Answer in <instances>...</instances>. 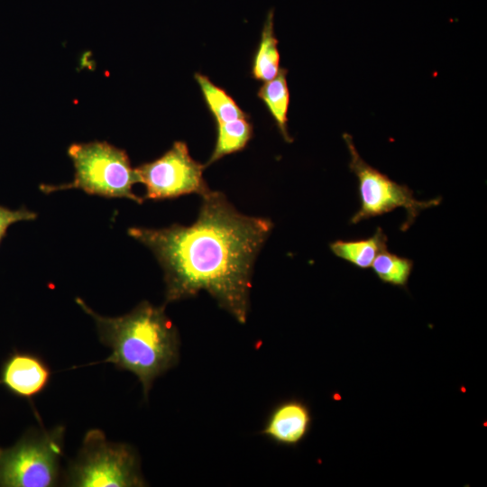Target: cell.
I'll use <instances>...</instances> for the list:
<instances>
[{"label":"cell","instance_id":"4fadbf2b","mask_svg":"<svg viewBox=\"0 0 487 487\" xmlns=\"http://www.w3.org/2000/svg\"><path fill=\"white\" fill-rule=\"evenodd\" d=\"M253 137V124L248 116L216 124V141L207 163L211 164L227 154L239 152Z\"/></svg>","mask_w":487,"mask_h":487},{"label":"cell","instance_id":"277c9868","mask_svg":"<svg viewBox=\"0 0 487 487\" xmlns=\"http://www.w3.org/2000/svg\"><path fill=\"white\" fill-rule=\"evenodd\" d=\"M68 482L77 487H139L146 482L133 447L106 440L98 429L88 431L72 464Z\"/></svg>","mask_w":487,"mask_h":487},{"label":"cell","instance_id":"7c38bea8","mask_svg":"<svg viewBox=\"0 0 487 487\" xmlns=\"http://www.w3.org/2000/svg\"><path fill=\"white\" fill-rule=\"evenodd\" d=\"M385 248H387V236L381 227H378L370 238L353 241L336 240L330 244L331 252L335 256L361 269L370 268L377 254Z\"/></svg>","mask_w":487,"mask_h":487},{"label":"cell","instance_id":"3957f363","mask_svg":"<svg viewBox=\"0 0 487 487\" xmlns=\"http://www.w3.org/2000/svg\"><path fill=\"white\" fill-rule=\"evenodd\" d=\"M68 154L75 170L73 180L61 185H41L43 193L78 188L90 195L143 202L132 189L138 179L124 150L107 142L95 141L73 143Z\"/></svg>","mask_w":487,"mask_h":487},{"label":"cell","instance_id":"ba28073f","mask_svg":"<svg viewBox=\"0 0 487 487\" xmlns=\"http://www.w3.org/2000/svg\"><path fill=\"white\" fill-rule=\"evenodd\" d=\"M311 425L308 405L299 399H289L272 409L261 434L278 445L295 446L307 437Z\"/></svg>","mask_w":487,"mask_h":487},{"label":"cell","instance_id":"30bf717a","mask_svg":"<svg viewBox=\"0 0 487 487\" xmlns=\"http://www.w3.org/2000/svg\"><path fill=\"white\" fill-rule=\"evenodd\" d=\"M287 74L288 70L285 68H280L272 79L263 82L257 96L264 103L283 139L287 142H291L292 138L288 131L289 90Z\"/></svg>","mask_w":487,"mask_h":487},{"label":"cell","instance_id":"9c48e42d","mask_svg":"<svg viewBox=\"0 0 487 487\" xmlns=\"http://www.w3.org/2000/svg\"><path fill=\"white\" fill-rule=\"evenodd\" d=\"M50 376L48 366L39 357L31 354L16 353L4 363L1 381L14 394L31 398L47 386Z\"/></svg>","mask_w":487,"mask_h":487},{"label":"cell","instance_id":"e0dca14e","mask_svg":"<svg viewBox=\"0 0 487 487\" xmlns=\"http://www.w3.org/2000/svg\"><path fill=\"white\" fill-rule=\"evenodd\" d=\"M0 453H1V450H0Z\"/></svg>","mask_w":487,"mask_h":487},{"label":"cell","instance_id":"5b68a950","mask_svg":"<svg viewBox=\"0 0 487 487\" xmlns=\"http://www.w3.org/2000/svg\"><path fill=\"white\" fill-rule=\"evenodd\" d=\"M343 139L350 153L349 168L358 179L360 208L352 216L351 224L379 216L401 207L406 210V220L400 230L407 231L422 210L436 207L441 198L418 200L413 191L406 185H400L387 175L368 164L357 152L353 138L345 133Z\"/></svg>","mask_w":487,"mask_h":487},{"label":"cell","instance_id":"8992f818","mask_svg":"<svg viewBox=\"0 0 487 487\" xmlns=\"http://www.w3.org/2000/svg\"><path fill=\"white\" fill-rule=\"evenodd\" d=\"M62 429L33 434L0 453V485L49 487L56 483Z\"/></svg>","mask_w":487,"mask_h":487},{"label":"cell","instance_id":"52a82bcc","mask_svg":"<svg viewBox=\"0 0 487 487\" xmlns=\"http://www.w3.org/2000/svg\"><path fill=\"white\" fill-rule=\"evenodd\" d=\"M206 165L195 161L186 142H175L160 158L134 168L138 182L145 186V198L160 200L209 190L203 171Z\"/></svg>","mask_w":487,"mask_h":487},{"label":"cell","instance_id":"5bb4252c","mask_svg":"<svg viewBox=\"0 0 487 487\" xmlns=\"http://www.w3.org/2000/svg\"><path fill=\"white\" fill-rule=\"evenodd\" d=\"M194 78L216 124L248 116L224 88L215 85L207 76L195 73Z\"/></svg>","mask_w":487,"mask_h":487},{"label":"cell","instance_id":"9a60e30c","mask_svg":"<svg viewBox=\"0 0 487 487\" xmlns=\"http://www.w3.org/2000/svg\"><path fill=\"white\" fill-rule=\"evenodd\" d=\"M371 267L383 283L406 288L413 270V262L385 248L377 254Z\"/></svg>","mask_w":487,"mask_h":487},{"label":"cell","instance_id":"7a4b0ae2","mask_svg":"<svg viewBox=\"0 0 487 487\" xmlns=\"http://www.w3.org/2000/svg\"><path fill=\"white\" fill-rule=\"evenodd\" d=\"M76 301L94 319L100 341L111 349L105 362L137 376L147 398L154 380L179 359V334L164 306L142 301L124 316L109 317L79 298Z\"/></svg>","mask_w":487,"mask_h":487},{"label":"cell","instance_id":"2e32d148","mask_svg":"<svg viewBox=\"0 0 487 487\" xmlns=\"http://www.w3.org/2000/svg\"><path fill=\"white\" fill-rule=\"evenodd\" d=\"M37 217V214L26 207L10 209L0 206V242L5 235L8 227L21 221H32Z\"/></svg>","mask_w":487,"mask_h":487},{"label":"cell","instance_id":"8fae6325","mask_svg":"<svg viewBox=\"0 0 487 487\" xmlns=\"http://www.w3.org/2000/svg\"><path fill=\"white\" fill-rule=\"evenodd\" d=\"M278 40L274 32V10L268 11L258 47L252 61V77L260 81L272 79L280 70Z\"/></svg>","mask_w":487,"mask_h":487},{"label":"cell","instance_id":"6da1fadb","mask_svg":"<svg viewBox=\"0 0 487 487\" xmlns=\"http://www.w3.org/2000/svg\"><path fill=\"white\" fill-rule=\"evenodd\" d=\"M201 197L192 225L131 227L128 234L147 246L162 267L165 303L206 290L221 308L244 324L254 261L273 224L239 213L221 192L209 189Z\"/></svg>","mask_w":487,"mask_h":487}]
</instances>
